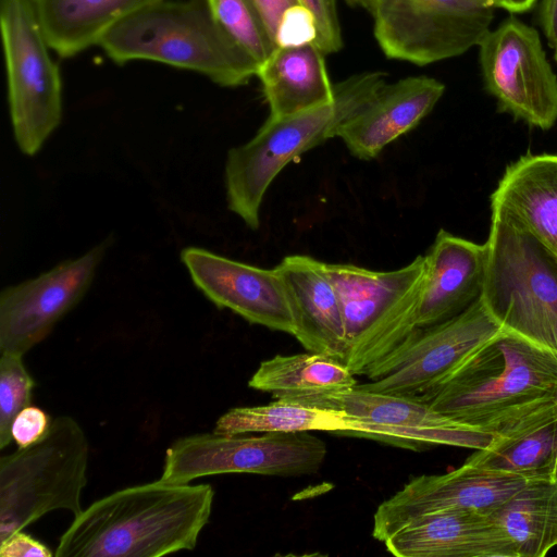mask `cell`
I'll return each mask as SVG.
<instances>
[{"label":"cell","instance_id":"obj_13","mask_svg":"<svg viewBox=\"0 0 557 557\" xmlns=\"http://www.w3.org/2000/svg\"><path fill=\"white\" fill-rule=\"evenodd\" d=\"M112 242L108 237L78 258L4 288L0 295V352L24 356L44 341L84 297Z\"/></svg>","mask_w":557,"mask_h":557},{"label":"cell","instance_id":"obj_39","mask_svg":"<svg viewBox=\"0 0 557 557\" xmlns=\"http://www.w3.org/2000/svg\"><path fill=\"white\" fill-rule=\"evenodd\" d=\"M555 60L557 61V53H555Z\"/></svg>","mask_w":557,"mask_h":557},{"label":"cell","instance_id":"obj_3","mask_svg":"<svg viewBox=\"0 0 557 557\" xmlns=\"http://www.w3.org/2000/svg\"><path fill=\"white\" fill-rule=\"evenodd\" d=\"M115 63L148 60L200 73L223 87L247 84L258 64L203 1L153 3L110 28L99 42Z\"/></svg>","mask_w":557,"mask_h":557},{"label":"cell","instance_id":"obj_37","mask_svg":"<svg viewBox=\"0 0 557 557\" xmlns=\"http://www.w3.org/2000/svg\"><path fill=\"white\" fill-rule=\"evenodd\" d=\"M351 5H358L373 14L377 0H346Z\"/></svg>","mask_w":557,"mask_h":557},{"label":"cell","instance_id":"obj_21","mask_svg":"<svg viewBox=\"0 0 557 557\" xmlns=\"http://www.w3.org/2000/svg\"><path fill=\"white\" fill-rule=\"evenodd\" d=\"M491 210L557 253V154L528 153L508 164L491 195Z\"/></svg>","mask_w":557,"mask_h":557},{"label":"cell","instance_id":"obj_1","mask_svg":"<svg viewBox=\"0 0 557 557\" xmlns=\"http://www.w3.org/2000/svg\"><path fill=\"white\" fill-rule=\"evenodd\" d=\"M210 484L161 480L115 491L74 516L57 557H160L193 550L209 522Z\"/></svg>","mask_w":557,"mask_h":557},{"label":"cell","instance_id":"obj_7","mask_svg":"<svg viewBox=\"0 0 557 557\" xmlns=\"http://www.w3.org/2000/svg\"><path fill=\"white\" fill-rule=\"evenodd\" d=\"M89 444L72 417L52 420L38 442L0 458V542L42 516L82 508Z\"/></svg>","mask_w":557,"mask_h":557},{"label":"cell","instance_id":"obj_32","mask_svg":"<svg viewBox=\"0 0 557 557\" xmlns=\"http://www.w3.org/2000/svg\"><path fill=\"white\" fill-rule=\"evenodd\" d=\"M52 419L39 407L22 409L12 423L11 434L18 447H27L38 442L48 432Z\"/></svg>","mask_w":557,"mask_h":557},{"label":"cell","instance_id":"obj_23","mask_svg":"<svg viewBox=\"0 0 557 557\" xmlns=\"http://www.w3.org/2000/svg\"><path fill=\"white\" fill-rule=\"evenodd\" d=\"M557 451V403L540 409L494 436L466 463L506 474L550 479Z\"/></svg>","mask_w":557,"mask_h":557},{"label":"cell","instance_id":"obj_29","mask_svg":"<svg viewBox=\"0 0 557 557\" xmlns=\"http://www.w3.org/2000/svg\"><path fill=\"white\" fill-rule=\"evenodd\" d=\"M35 381L27 371L23 356L1 354L0 357V448L12 441V423L17 413L29 406Z\"/></svg>","mask_w":557,"mask_h":557},{"label":"cell","instance_id":"obj_5","mask_svg":"<svg viewBox=\"0 0 557 557\" xmlns=\"http://www.w3.org/2000/svg\"><path fill=\"white\" fill-rule=\"evenodd\" d=\"M480 298L503 329L557 352V253L492 214Z\"/></svg>","mask_w":557,"mask_h":557},{"label":"cell","instance_id":"obj_2","mask_svg":"<svg viewBox=\"0 0 557 557\" xmlns=\"http://www.w3.org/2000/svg\"><path fill=\"white\" fill-rule=\"evenodd\" d=\"M419 399L495 436L557 403V352L503 329Z\"/></svg>","mask_w":557,"mask_h":557},{"label":"cell","instance_id":"obj_17","mask_svg":"<svg viewBox=\"0 0 557 557\" xmlns=\"http://www.w3.org/2000/svg\"><path fill=\"white\" fill-rule=\"evenodd\" d=\"M445 91L440 81L411 76L384 85L336 129L350 153L371 160L392 141L414 128Z\"/></svg>","mask_w":557,"mask_h":557},{"label":"cell","instance_id":"obj_6","mask_svg":"<svg viewBox=\"0 0 557 557\" xmlns=\"http://www.w3.org/2000/svg\"><path fill=\"white\" fill-rule=\"evenodd\" d=\"M321 267L341 307L347 344L345 364L355 375L366 376L418 329L424 256L392 271L323 261Z\"/></svg>","mask_w":557,"mask_h":557},{"label":"cell","instance_id":"obj_10","mask_svg":"<svg viewBox=\"0 0 557 557\" xmlns=\"http://www.w3.org/2000/svg\"><path fill=\"white\" fill-rule=\"evenodd\" d=\"M503 326L479 298L459 314L418 327L367 373L360 387L420 398L444 384Z\"/></svg>","mask_w":557,"mask_h":557},{"label":"cell","instance_id":"obj_38","mask_svg":"<svg viewBox=\"0 0 557 557\" xmlns=\"http://www.w3.org/2000/svg\"><path fill=\"white\" fill-rule=\"evenodd\" d=\"M552 480L557 482V451H556L555 463H554V469H553V473H552Z\"/></svg>","mask_w":557,"mask_h":557},{"label":"cell","instance_id":"obj_20","mask_svg":"<svg viewBox=\"0 0 557 557\" xmlns=\"http://www.w3.org/2000/svg\"><path fill=\"white\" fill-rule=\"evenodd\" d=\"M295 322L294 336L305 349L345 363L347 344L335 288L321 267L308 256L283 258L275 267Z\"/></svg>","mask_w":557,"mask_h":557},{"label":"cell","instance_id":"obj_35","mask_svg":"<svg viewBox=\"0 0 557 557\" xmlns=\"http://www.w3.org/2000/svg\"><path fill=\"white\" fill-rule=\"evenodd\" d=\"M541 23L549 46L557 53V0H542Z\"/></svg>","mask_w":557,"mask_h":557},{"label":"cell","instance_id":"obj_18","mask_svg":"<svg viewBox=\"0 0 557 557\" xmlns=\"http://www.w3.org/2000/svg\"><path fill=\"white\" fill-rule=\"evenodd\" d=\"M424 256L417 326L448 320L480 298L487 263L486 244L440 230Z\"/></svg>","mask_w":557,"mask_h":557},{"label":"cell","instance_id":"obj_30","mask_svg":"<svg viewBox=\"0 0 557 557\" xmlns=\"http://www.w3.org/2000/svg\"><path fill=\"white\" fill-rule=\"evenodd\" d=\"M314 16V45L325 54L337 52L343 46L335 0H299Z\"/></svg>","mask_w":557,"mask_h":557},{"label":"cell","instance_id":"obj_4","mask_svg":"<svg viewBox=\"0 0 557 557\" xmlns=\"http://www.w3.org/2000/svg\"><path fill=\"white\" fill-rule=\"evenodd\" d=\"M386 73L364 72L334 85L330 103L262 124L246 144L232 148L225 162L228 209L256 231L260 207L277 174L306 151L335 137L337 127L385 85Z\"/></svg>","mask_w":557,"mask_h":557},{"label":"cell","instance_id":"obj_34","mask_svg":"<svg viewBox=\"0 0 557 557\" xmlns=\"http://www.w3.org/2000/svg\"><path fill=\"white\" fill-rule=\"evenodd\" d=\"M260 14L269 34L275 41L280 21L286 10L300 4L299 0H250Z\"/></svg>","mask_w":557,"mask_h":557},{"label":"cell","instance_id":"obj_12","mask_svg":"<svg viewBox=\"0 0 557 557\" xmlns=\"http://www.w3.org/2000/svg\"><path fill=\"white\" fill-rule=\"evenodd\" d=\"M486 90L499 110L541 129L557 121V77L539 33L516 17L490 29L479 44Z\"/></svg>","mask_w":557,"mask_h":557},{"label":"cell","instance_id":"obj_8","mask_svg":"<svg viewBox=\"0 0 557 557\" xmlns=\"http://www.w3.org/2000/svg\"><path fill=\"white\" fill-rule=\"evenodd\" d=\"M8 100L15 141L36 154L62 117V81L32 0H0Z\"/></svg>","mask_w":557,"mask_h":557},{"label":"cell","instance_id":"obj_26","mask_svg":"<svg viewBox=\"0 0 557 557\" xmlns=\"http://www.w3.org/2000/svg\"><path fill=\"white\" fill-rule=\"evenodd\" d=\"M356 375L341 360L320 352L276 355L262 361L250 388L277 398H306L355 387Z\"/></svg>","mask_w":557,"mask_h":557},{"label":"cell","instance_id":"obj_25","mask_svg":"<svg viewBox=\"0 0 557 557\" xmlns=\"http://www.w3.org/2000/svg\"><path fill=\"white\" fill-rule=\"evenodd\" d=\"M313 431L372 438L374 425L341 409L277 398L268 405L232 408L213 428L220 434Z\"/></svg>","mask_w":557,"mask_h":557},{"label":"cell","instance_id":"obj_14","mask_svg":"<svg viewBox=\"0 0 557 557\" xmlns=\"http://www.w3.org/2000/svg\"><path fill=\"white\" fill-rule=\"evenodd\" d=\"M530 481L524 476L495 472L466 462L446 473L414 476L377 506L372 536L384 543L412 520L435 512L492 515Z\"/></svg>","mask_w":557,"mask_h":557},{"label":"cell","instance_id":"obj_31","mask_svg":"<svg viewBox=\"0 0 557 557\" xmlns=\"http://www.w3.org/2000/svg\"><path fill=\"white\" fill-rule=\"evenodd\" d=\"M315 38V20L306 7L297 4L284 12L275 35L277 47H298L314 42Z\"/></svg>","mask_w":557,"mask_h":557},{"label":"cell","instance_id":"obj_22","mask_svg":"<svg viewBox=\"0 0 557 557\" xmlns=\"http://www.w3.org/2000/svg\"><path fill=\"white\" fill-rule=\"evenodd\" d=\"M323 52L313 44L277 47L257 75L270 108V116L297 114L334 100Z\"/></svg>","mask_w":557,"mask_h":557},{"label":"cell","instance_id":"obj_24","mask_svg":"<svg viewBox=\"0 0 557 557\" xmlns=\"http://www.w3.org/2000/svg\"><path fill=\"white\" fill-rule=\"evenodd\" d=\"M162 0H32L49 47L62 58L99 45L119 22Z\"/></svg>","mask_w":557,"mask_h":557},{"label":"cell","instance_id":"obj_9","mask_svg":"<svg viewBox=\"0 0 557 557\" xmlns=\"http://www.w3.org/2000/svg\"><path fill=\"white\" fill-rule=\"evenodd\" d=\"M326 455L325 442L310 432L249 435L212 431L173 442L165 450L159 480L183 484L223 473L312 474L319 471Z\"/></svg>","mask_w":557,"mask_h":557},{"label":"cell","instance_id":"obj_16","mask_svg":"<svg viewBox=\"0 0 557 557\" xmlns=\"http://www.w3.org/2000/svg\"><path fill=\"white\" fill-rule=\"evenodd\" d=\"M181 259L197 288L218 308L294 336V318L275 268H258L198 247L183 249Z\"/></svg>","mask_w":557,"mask_h":557},{"label":"cell","instance_id":"obj_19","mask_svg":"<svg viewBox=\"0 0 557 557\" xmlns=\"http://www.w3.org/2000/svg\"><path fill=\"white\" fill-rule=\"evenodd\" d=\"M384 545L397 557H517L493 517L473 511L421 516Z\"/></svg>","mask_w":557,"mask_h":557},{"label":"cell","instance_id":"obj_15","mask_svg":"<svg viewBox=\"0 0 557 557\" xmlns=\"http://www.w3.org/2000/svg\"><path fill=\"white\" fill-rule=\"evenodd\" d=\"M296 400L341 409L375 425L374 440L414 450L434 445L482 449L494 436L454 420L428 403L400 395L355 387Z\"/></svg>","mask_w":557,"mask_h":557},{"label":"cell","instance_id":"obj_33","mask_svg":"<svg viewBox=\"0 0 557 557\" xmlns=\"http://www.w3.org/2000/svg\"><path fill=\"white\" fill-rule=\"evenodd\" d=\"M54 553L37 539L17 531L0 542L1 557H51Z\"/></svg>","mask_w":557,"mask_h":557},{"label":"cell","instance_id":"obj_28","mask_svg":"<svg viewBox=\"0 0 557 557\" xmlns=\"http://www.w3.org/2000/svg\"><path fill=\"white\" fill-rule=\"evenodd\" d=\"M214 20L260 66L277 48L250 0H205ZM259 69V67H258Z\"/></svg>","mask_w":557,"mask_h":557},{"label":"cell","instance_id":"obj_11","mask_svg":"<svg viewBox=\"0 0 557 557\" xmlns=\"http://www.w3.org/2000/svg\"><path fill=\"white\" fill-rule=\"evenodd\" d=\"M494 9L492 0H377L374 36L386 57L425 65L479 46Z\"/></svg>","mask_w":557,"mask_h":557},{"label":"cell","instance_id":"obj_36","mask_svg":"<svg viewBox=\"0 0 557 557\" xmlns=\"http://www.w3.org/2000/svg\"><path fill=\"white\" fill-rule=\"evenodd\" d=\"M536 0H492L495 8H499L511 13H522L530 10Z\"/></svg>","mask_w":557,"mask_h":557},{"label":"cell","instance_id":"obj_27","mask_svg":"<svg viewBox=\"0 0 557 557\" xmlns=\"http://www.w3.org/2000/svg\"><path fill=\"white\" fill-rule=\"evenodd\" d=\"M517 557H543L557 546V482L536 479L492 515Z\"/></svg>","mask_w":557,"mask_h":557}]
</instances>
